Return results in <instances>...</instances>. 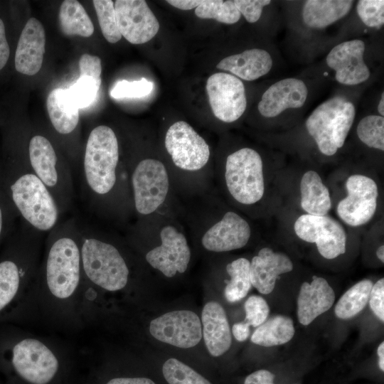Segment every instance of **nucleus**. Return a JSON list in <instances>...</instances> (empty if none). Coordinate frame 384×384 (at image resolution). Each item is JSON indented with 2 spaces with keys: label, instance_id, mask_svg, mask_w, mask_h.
Listing matches in <instances>:
<instances>
[{
  "label": "nucleus",
  "instance_id": "nucleus-1",
  "mask_svg": "<svg viewBox=\"0 0 384 384\" xmlns=\"http://www.w3.org/2000/svg\"><path fill=\"white\" fill-rule=\"evenodd\" d=\"M80 225L75 218L48 233L36 273L26 293L0 323L77 332L85 327Z\"/></svg>",
  "mask_w": 384,
  "mask_h": 384
},
{
  "label": "nucleus",
  "instance_id": "nucleus-2",
  "mask_svg": "<svg viewBox=\"0 0 384 384\" xmlns=\"http://www.w3.org/2000/svg\"><path fill=\"white\" fill-rule=\"evenodd\" d=\"M70 353L58 340L0 323V367L25 384L54 382Z\"/></svg>",
  "mask_w": 384,
  "mask_h": 384
},
{
  "label": "nucleus",
  "instance_id": "nucleus-3",
  "mask_svg": "<svg viewBox=\"0 0 384 384\" xmlns=\"http://www.w3.org/2000/svg\"><path fill=\"white\" fill-rule=\"evenodd\" d=\"M84 278L83 317L88 327L92 311L102 292H116L129 284L130 270L120 249L88 225H80Z\"/></svg>",
  "mask_w": 384,
  "mask_h": 384
},
{
  "label": "nucleus",
  "instance_id": "nucleus-4",
  "mask_svg": "<svg viewBox=\"0 0 384 384\" xmlns=\"http://www.w3.org/2000/svg\"><path fill=\"white\" fill-rule=\"evenodd\" d=\"M44 233L21 221L0 251V320L26 293L36 273Z\"/></svg>",
  "mask_w": 384,
  "mask_h": 384
},
{
  "label": "nucleus",
  "instance_id": "nucleus-5",
  "mask_svg": "<svg viewBox=\"0 0 384 384\" xmlns=\"http://www.w3.org/2000/svg\"><path fill=\"white\" fill-rule=\"evenodd\" d=\"M5 191L21 221L48 233L60 222V212L49 189L23 158L1 166Z\"/></svg>",
  "mask_w": 384,
  "mask_h": 384
},
{
  "label": "nucleus",
  "instance_id": "nucleus-6",
  "mask_svg": "<svg viewBox=\"0 0 384 384\" xmlns=\"http://www.w3.org/2000/svg\"><path fill=\"white\" fill-rule=\"evenodd\" d=\"M119 143L115 137L97 134L87 139L81 174L82 187L89 208L95 212H106L117 206L114 195L119 192Z\"/></svg>",
  "mask_w": 384,
  "mask_h": 384
},
{
  "label": "nucleus",
  "instance_id": "nucleus-7",
  "mask_svg": "<svg viewBox=\"0 0 384 384\" xmlns=\"http://www.w3.org/2000/svg\"><path fill=\"white\" fill-rule=\"evenodd\" d=\"M24 158L49 189L61 215L70 210L74 201L73 174L50 139L42 134L32 135Z\"/></svg>",
  "mask_w": 384,
  "mask_h": 384
},
{
  "label": "nucleus",
  "instance_id": "nucleus-8",
  "mask_svg": "<svg viewBox=\"0 0 384 384\" xmlns=\"http://www.w3.org/2000/svg\"><path fill=\"white\" fill-rule=\"evenodd\" d=\"M355 117L354 104L337 95L319 105L307 117L305 126L319 151L331 156L344 145Z\"/></svg>",
  "mask_w": 384,
  "mask_h": 384
},
{
  "label": "nucleus",
  "instance_id": "nucleus-9",
  "mask_svg": "<svg viewBox=\"0 0 384 384\" xmlns=\"http://www.w3.org/2000/svg\"><path fill=\"white\" fill-rule=\"evenodd\" d=\"M225 179L230 194L237 202L252 205L260 201L265 193L260 154L252 148L244 147L228 155Z\"/></svg>",
  "mask_w": 384,
  "mask_h": 384
},
{
  "label": "nucleus",
  "instance_id": "nucleus-10",
  "mask_svg": "<svg viewBox=\"0 0 384 384\" xmlns=\"http://www.w3.org/2000/svg\"><path fill=\"white\" fill-rule=\"evenodd\" d=\"M130 182L133 204L139 214L154 213L165 201L169 178L164 164L154 159H144L133 168Z\"/></svg>",
  "mask_w": 384,
  "mask_h": 384
},
{
  "label": "nucleus",
  "instance_id": "nucleus-11",
  "mask_svg": "<svg viewBox=\"0 0 384 384\" xmlns=\"http://www.w3.org/2000/svg\"><path fill=\"white\" fill-rule=\"evenodd\" d=\"M294 230L301 240L315 243L319 254L326 259H334L346 252V231L331 216L302 215L296 220Z\"/></svg>",
  "mask_w": 384,
  "mask_h": 384
},
{
  "label": "nucleus",
  "instance_id": "nucleus-12",
  "mask_svg": "<svg viewBox=\"0 0 384 384\" xmlns=\"http://www.w3.org/2000/svg\"><path fill=\"white\" fill-rule=\"evenodd\" d=\"M165 147L175 166L182 170H200L209 160V146L190 124L183 121L176 122L168 129Z\"/></svg>",
  "mask_w": 384,
  "mask_h": 384
},
{
  "label": "nucleus",
  "instance_id": "nucleus-13",
  "mask_svg": "<svg viewBox=\"0 0 384 384\" xmlns=\"http://www.w3.org/2000/svg\"><path fill=\"white\" fill-rule=\"evenodd\" d=\"M345 186L347 196L337 205L338 217L352 227L367 223L376 211L378 197L377 183L367 176L353 174L347 178Z\"/></svg>",
  "mask_w": 384,
  "mask_h": 384
},
{
  "label": "nucleus",
  "instance_id": "nucleus-14",
  "mask_svg": "<svg viewBox=\"0 0 384 384\" xmlns=\"http://www.w3.org/2000/svg\"><path fill=\"white\" fill-rule=\"evenodd\" d=\"M206 87L212 112L219 120L234 122L244 114L247 98L241 80L228 73H215L208 78Z\"/></svg>",
  "mask_w": 384,
  "mask_h": 384
},
{
  "label": "nucleus",
  "instance_id": "nucleus-15",
  "mask_svg": "<svg viewBox=\"0 0 384 384\" xmlns=\"http://www.w3.org/2000/svg\"><path fill=\"white\" fill-rule=\"evenodd\" d=\"M149 332L159 341L182 348L197 345L202 338L199 317L189 310L167 312L153 319Z\"/></svg>",
  "mask_w": 384,
  "mask_h": 384
},
{
  "label": "nucleus",
  "instance_id": "nucleus-16",
  "mask_svg": "<svg viewBox=\"0 0 384 384\" xmlns=\"http://www.w3.org/2000/svg\"><path fill=\"white\" fill-rule=\"evenodd\" d=\"M119 31L127 41L142 44L159 29V23L144 0H117L114 4Z\"/></svg>",
  "mask_w": 384,
  "mask_h": 384
},
{
  "label": "nucleus",
  "instance_id": "nucleus-17",
  "mask_svg": "<svg viewBox=\"0 0 384 384\" xmlns=\"http://www.w3.org/2000/svg\"><path fill=\"white\" fill-rule=\"evenodd\" d=\"M366 44L361 39L346 41L336 45L327 54L326 65L334 71L340 84L353 86L366 82L370 71L365 62Z\"/></svg>",
  "mask_w": 384,
  "mask_h": 384
},
{
  "label": "nucleus",
  "instance_id": "nucleus-18",
  "mask_svg": "<svg viewBox=\"0 0 384 384\" xmlns=\"http://www.w3.org/2000/svg\"><path fill=\"white\" fill-rule=\"evenodd\" d=\"M161 245L149 250L146 262L167 277L183 273L191 260V250L185 235L173 225L164 227L160 232Z\"/></svg>",
  "mask_w": 384,
  "mask_h": 384
},
{
  "label": "nucleus",
  "instance_id": "nucleus-19",
  "mask_svg": "<svg viewBox=\"0 0 384 384\" xmlns=\"http://www.w3.org/2000/svg\"><path fill=\"white\" fill-rule=\"evenodd\" d=\"M309 90L301 79L287 78L272 84L258 103L260 114L266 118L279 116L288 110L299 109L307 100Z\"/></svg>",
  "mask_w": 384,
  "mask_h": 384
},
{
  "label": "nucleus",
  "instance_id": "nucleus-20",
  "mask_svg": "<svg viewBox=\"0 0 384 384\" xmlns=\"http://www.w3.org/2000/svg\"><path fill=\"white\" fill-rule=\"evenodd\" d=\"M250 235L251 228L247 220L228 211L204 233L201 243L209 251L228 252L245 247Z\"/></svg>",
  "mask_w": 384,
  "mask_h": 384
},
{
  "label": "nucleus",
  "instance_id": "nucleus-21",
  "mask_svg": "<svg viewBox=\"0 0 384 384\" xmlns=\"http://www.w3.org/2000/svg\"><path fill=\"white\" fill-rule=\"evenodd\" d=\"M46 33L42 23L31 18L20 35L16 53L15 68L23 75H33L41 68L45 53Z\"/></svg>",
  "mask_w": 384,
  "mask_h": 384
},
{
  "label": "nucleus",
  "instance_id": "nucleus-22",
  "mask_svg": "<svg viewBox=\"0 0 384 384\" xmlns=\"http://www.w3.org/2000/svg\"><path fill=\"white\" fill-rule=\"evenodd\" d=\"M292 270V262L286 254L263 247L250 262L251 284L260 293L268 294L273 291L279 276Z\"/></svg>",
  "mask_w": 384,
  "mask_h": 384
},
{
  "label": "nucleus",
  "instance_id": "nucleus-23",
  "mask_svg": "<svg viewBox=\"0 0 384 384\" xmlns=\"http://www.w3.org/2000/svg\"><path fill=\"white\" fill-rule=\"evenodd\" d=\"M335 293L323 277L313 276L310 283L304 282L297 299V316L300 324H310L334 304Z\"/></svg>",
  "mask_w": 384,
  "mask_h": 384
},
{
  "label": "nucleus",
  "instance_id": "nucleus-24",
  "mask_svg": "<svg viewBox=\"0 0 384 384\" xmlns=\"http://www.w3.org/2000/svg\"><path fill=\"white\" fill-rule=\"evenodd\" d=\"M202 335L209 353L220 356L231 346V332L223 307L216 302H209L201 314Z\"/></svg>",
  "mask_w": 384,
  "mask_h": 384
},
{
  "label": "nucleus",
  "instance_id": "nucleus-25",
  "mask_svg": "<svg viewBox=\"0 0 384 384\" xmlns=\"http://www.w3.org/2000/svg\"><path fill=\"white\" fill-rule=\"evenodd\" d=\"M272 66L273 58L267 50L251 48L223 58L216 68L240 80L253 81L269 73Z\"/></svg>",
  "mask_w": 384,
  "mask_h": 384
},
{
  "label": "nucleus",
  "instance_id": "nucleus-26",
  "mask_svg": "<svg viewBox=\"0 0 384 384\" xmlns=\"http://www.w3.org/2000/svg\"><path fill=\"white\" fill-rule=\"evenodd\" d=\"M353 1L308 0L304 1L302 17L304 23L313 29H324L346 16Z\"/></svg>",
  "mask_w": 384,
  "mask_h": 384
},
{
  "label": "nucleus",
  "instance_id": "nucleus-27",
  "mask_svg": "<svg viewBox=\"0 0 384 384\" xmlns=\"http://www.w3.org/2000/svg\"><path fill=\"white\" fill-rule=\"evenodd\" d=\"M300 206L307 213L326 215L331 208L329 191L315 171H306L300 181Z\"/></svg>",
  "mask_w": 384,
  "mask_h": 384
},
{
  "label": "nucleus",
  "instance_id": "nucleus-28",
  "mask_svg": "<svg viewBox=\"0 0 384 384\" xmlns=\"http://www.w3.org/2000/svg\"><path fill=\"white\" fill-rule=\"evenodd\" d=\"M47 110L55 132L63 136L71 134L79 122L78 108L69 99L66 90H53L47 98Z\"/></svg>",
  "mask_w": 384,
  "mask_h": 384
},
{
  "label": "nucleus",
  "instance_id": "nucleus-29",
  "mask_svg": "<svg viewBox=\"0 0 384 384\" xmlns=\"http://www.w3.org/2000/svg\"><path fill=\"white\" fill-rule=\"evenodd\" d=\"M294 333L295 329L292 319L277 315L257 326L251 336V341L265 347L275 346L289 342Z\"/></svg>",
  "mask_w": 384,
  "mask_h": 384
},
{
  "label": "nucleus",
  "instance_id": "nucleus-30",
  "mask_svg": "<svg viewBox=\"0 0 384 384\" xmlns=\"http://www.w3.org/2000/svg\"><path fill=\"white\" fill-rule=\"evenodd\" d=\"M59 22L63 33L67 36L90 37L94 32L91 19L81 4L75 0H65L61 4Z\"/></svg>",
  "mask_w": 384,
  "mask_h": 384
},
{
  "label": "nucleus",
  "instance_id": "nucleus-31",
  "mask_svg": "<svg viewBox=\"0 0 384 384\" xmlns=\"http://www.w3.org/2000/svg\"><path fill=\"white\" fill-rule=\"evenodd\" d=\"M373 284L371 280L363 279L348 289L335 306L336 316L341 319H348L361 312L368 302Z\"/></svg>",
  "mask_w": 384,
  "mask_h": 384
},
{
  "label": "nucleus",
  "instance_id": "nucleus-32",
  "mask_svg": "<svg viewBox=\"0 0 384 384\" xmlns=\"http://www.w3.org/2000/svg\"><path fill=\"white\" fill-rule=\"evenodd\" d=\"M226 270L230 280L225 286V297L229 302H236L246 297L252 287L250 261L244 257L236 259L227 265Z\"/></svg>",
  "mask_w": 384,
  "mask_h": 384
},
{
  "label": "nucleus",
  "instance_id": "nucleus-33",
  "mask_svg": "<svg viewBox=\"0 0 384 384\" xmlns=\"http://www.w3.org/2000/svg\"><path fill=\"white\" fill-rule=\"evenodd\" d=\"M196 16L201 18H210L226 23H237L241 15L237 9L234 1L206 0L195 9Z\"/></svg>",
  "mask_w": 384,
  "mask_h": 384
},
{
  "label": "nucleus",
  "instance_id": "nucleus-34",
  "mask_svg": "<svg viewBox=\"0 0 384 384\" xmlns=\"http://www.w3.org/2000/svg\"><path fill=\"white\" fill-rule=\"evenodd\" d=\"M360 141L367 146L384 151V117L378 114L363 117L356 127Z\"/></svg>",
  "mask_w": 384,
  "mask_h": 384
},
{
  "label": "nucleus",
  "instance_id": "nucleus-35",
  "mask_svg": "<svg viewBox=\"0 0 384 384\" xmlns=\"http://www.w3.org/2000/svg\"><path fill=\"white\" fill-rule=\"evenodd\" d=\"M162 373L169 384H212L192 368L174 358L164 362Z\"/></svg>",
  "mask_w": 384,
  "mask_h": 384
},
{
  "label": "nucleus",
  "instance_id": "nucleus-36",
  "mask_svg": "<svg viewBox=\"0 0 384 384\" xmlns=\"http://www.w3.org/2000/svg\"><path fill=\"white\" fill-rule=\"evenodd\" d=\"M92 3L103 36L109 43L118 42L122 35L117 26L114 3L112 0H95Z\"/></svg>",
  "mask_w": 384,
  "mask_h": 384
},
{
  "label": "nucleus",
  "instance_id": "nucleus-37",
  "mask_svg": "<svg viewBox=\"0 0 384 384\" xmlns=\"http://www.w3.org/2000/svg\"><path fill=\"white\" fill-rule=\"evenodd\" d=\"M18 218L4 188L2 169L0 166V247L12 235Z\"/></svg>",
  "mask_w": 384,
  "mask_h": 384
},
{
  "label": "nucleus",
  "instance_id": "nucleus-38",
  "mask_svg": "<svg viewBox=\"0 0 384 384\" xmlns=\"http://www.w3.org/2000/svg\"><path fill=\"white\" fill-rule=\"evenodd\" d=\"M100 87L93 79L81 77L68 89L67 95L71 102L78 108H84L91 105L95 100Z\"/></svg>",
  "mask_w": 384,
  "mask_h": 384
},
{
  "label": "nucleus",
  "instance_id": "nucleus-39",
  "mask_svg": "<svg viewBox=\"0 0 384 384\" xmlns=\"http://www.w3.org/2000/svg\"><path fill=\"white\" fill-rule=\"evenodd\" d=\"M358 16L369 28H380L384 23V1L360 0L356 7Z\"/></svg>",
  "mask_w": 384,
  "mask_h": 384
},
{
  "label": "nucleus",
  "instance_id": "nucleus-40",
  "mask_svg": "<svg viewBox=\"0 0 384 384\" xmlns=\"http://www.w3.org/2000/svg\"><path fill=\"white\" fill-rule=\"evenodd\" d=\"M154 88L152 82L145 78L139 80H120L110 90V96L114 99L139 98L149 95Z\"/></svg>",
  "mask_w": 384,
  "mask_h": 384
},
{
  "label": "nucleus",
  "instance_id": "nucleus-41",
  "mask_svg": "<svg viewBox=\"0 0 384 384\" xmlns=\"http://www.w3.org/2000/svg\"><path fill=\"white\" fill-rule=\"evenodd\" d=\"M245 319L250 326L257 327L263 324L270 312L265 299L257 295L250 296L245 302Z\"/></svg>",
  "mask_w": 384,
  "mask_h": 384
},
{
  "label": "nucleus",
  "instance_id": "nucleus-42",
  "mask_svg": "<svg viewBox=\"0 0 384 384\" xmlns=\"http://www.w3.org/2000/svg\"><path fill=\"white\" fill-rule=\"evenodd\" d=\"M269 0H235L234 4L245 20L249 23H255L261 17L264 7L270 5Z\"/></svg>",
  "mask_w": 384,
  "mask_h": 384
},
{
  "label": "nucleus",
  "instance_id": "nucleus-43",
  "mask_svg": "<svg viewBox=\"0 0 384 384\" xmlns=\"http://www.w3.org/2000/svg\"><path fill=\"white\" fill-rule=\"evenodd\" d=\"M80 76L91 78L97 86L101 85V60L96 55L83 54L79 60Z\"/></svg>",
  "mask_w": 384,
  "mask_h": 384
},
{
  "label": "nucleus",
  "instance_id": "nucleus-44",
  "mask_svg": "<svg viewBox=\"0 0 384 384\" xmlns=\"http://www.w3.org/2000/svg\"><path fill=\"white\" fill-rule=\"evenodd\" d=\"M370 307L374 314L384 321V279L381 278L373 284L368 299Z\"/></svg>",
  "mask_w": 384,
  "mask_h": 384
},
{
  "label": "nucleus",
  "instance_id": "nucleus-45",
  "mask_svg": "<svg viewBox=\"0 0 384 384\" xmlns=\"http://www.w3.org/2000/svg\"><path fill=\"white\" fill-rule=\"evenodd\" d=\"M274 375L265 369L256 370L248 375L244 384H274Z\"/></svg>",
  "mask_w": 384,
  "mask_h": 384
},
{
  "label": "nucleus",
  "instance_id": "nucleus-46",
  "mask_svg": "<svg viewBox=\"0 0 384 384\" xmlns=\"http://www.w3.org/2000/svg\"><path fill=\"white\" fill-rule=\"evenodd\" d=\"M10 55V48L6 37L5 26L0 18V70L6 64Z\"/></svg>",
  "mask_w": 384,
  "mask_h": 384
},
{
  "label": "nucleus",
  "instance_id": "nucleus-47",
  "mask_svg": "<svg viewBox=\"0 0 384 384\" xmlns=\"http://www.w3.org/2000/svg\"><path fill=\"white\" fill-rule=\"evenodd\" d=\"M105 384H156L151 379L145 377H115Z\"/></svg>",
  "mask_w": 384,
  "mask_h": 384
},
{
  "label": "nucleus",
  "instance_id": "nucleus-48",
  "mask_svg": "<svg viewBox=\"0 0 384 384\" xmlns=\"http://www.w3.org/2000/svg\"><path fill=\"white\" fill-rule=\"evenodd\" d=\"M232 332L237 341H244L250 335V325L245 321L236 323L233 326Z\"/></svg>",
  "mask_w": 384,
  "mask_h": 384
},
{
  "label": "nucleus",
  "instance_id": "nucleus-49",
  "mask_svg": "<svg viewBox=\"0 0 384 384\" xmlns=\"http://www.w3.org/2000/svg\"><path fill=\"white\" fill-rule=\"evenodd\" d=\"M203 1L199 0H169L166 1L170 5L181 9L191 10L197 8Z\"/></svg>",
  "mask_w": 384,
  "mask_h": 384
},
{
  "label": "nucleus",
  "instance_id": "nucleus-50",
  "mask_svg": "<svg viewBox=\"0 0 384 384\" xmlns=\"http://www.w3.org/2000/svg\"><path fill=\"white\" fill-rule=\"evenodd\" d=\"M378 356L379 368L382 371H384V342H382L377 349Z\"/></svg>",
  "mask_w": 384,
  "mask_h": 384
},
{
  "label": "nucleus",
  "instance_id": "nucleus-51",
  "mask_svg": "<svg viewBox=\"0 0 384 384\" xmlns=\"http://www.w3.org/2000/svg\"><path fill=\"white\" fill-rule=\"evenodd\" d=\"M377 110L378 112V115L381 117L384 116V93L383 92H382L380 95V98L379 100V102L377 106Z\"/></svg>",
  "mask_w": 384,
  "mask_h": 384
},
{
  "label": "nucleus",
  "instance_id": "nucleus-52",
  "mask_svg": "<svg viewBox=\"0 0 384 384\" xmlns=\"http://www.w3.org/2000/svg\"><path fill=\"white\" fill-rule=\"evenodd\" d=\"M377 257L383 263L384 262V246L380 245L376 250Z\"/></svg>",
  "mask_w": 384,
  "mask_h": 384
}]
</instances>
